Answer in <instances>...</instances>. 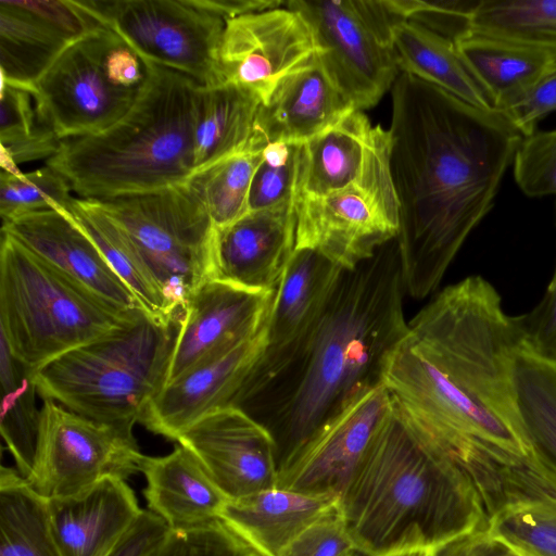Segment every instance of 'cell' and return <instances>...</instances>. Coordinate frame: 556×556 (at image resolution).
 <instances>
[{"label":"cell","instance_id":"obj_1","mask_svg":"<svg viewBox=\"0 0 556 556\" xmlns=\"http://www.w3.org/2000/svg\"><path fill=\"white\" fill-rule=\"evenodd\" d=\"M391 89L395 240L406 293L420 300L491 210L522 136L498 112L407 73Z\"/></svg>","mask_w":556,"mask_h":556},{"label":"cell","instance_id":"obj_2","mask_svg":"<svg viewBox=\"0 0 556 556\" xmlns=\"http://www.w3.org/2000/svg\"><path fill=\"white\" fill-rule=\"evenodd\" d=\"M396 240L343 269L317 320L298 339L264 350L230 406L263 425L279 468L320 429L374 389L409 333Z\"/></svg>","mask_w":556,"mask_h":556},{"label":"cell","instance_id":"obj_3","mask_svg":"<svg viewBox=\"0 0 556 556\" xmlns=\"http://www.w3.org/2000/svg\"><path fill=\"white\" fill-rule=\"evenodd\" d=\"M408 328L427 361L418 394L429 428L460 450L532 453L514 382L522 333L496 289L467 277L439 292Z\"/></svg>","mask_w":556,"mask_h":556},{"label":"cell","instance_id":"obj_4","mask_svg":"<svg viewBox=\"0 0 556 556\" xmlns=\"http://www.w3.org/2000/svg\"><path fill=\"white\" fill-rule=\"evenodd\" d=\"M339 509L357 551L434 549L488 517L464 469L392 410L355 468Z\"/></svg>","mask_w":556,"mask_h":556},{"label":"cell","instance_id":"obj_5","mask_svg":"<svg viewBox=\"0 0 556 556\" xmlns=\"http://www.w3.org/2000/svg\"><path fill=\"white\" fill-rule=\"evenodd\" d=\"M144 63L146 79L126 115L100 134L62 140L46 163L80 199L157 191L193 174L201 86L179 72Z\"/></svg>","mask_w":556,"mask_h":556},{"label":"cell","instance_id":"obj_6","mask_svg":"<svg viewBox=\"0 0 556 556\" xmlns=\"http://www.w3.org/2000/svg\"><path fill=\"white\" fill-rule=\"evenodd\" d=\"M184 311L139 307L119 327L34 370L38 394L96 421L132 430L165 387Z\"/></svg>","mask_w":556,"mask_h":556},{"label":"cell","instance_id":"obj_7","mask_svg":"<svg viewBox=\"0 0 556 556\" xmlns=\"http://www.w3.org/2000/svg\"><path fill=\"white\" fill-rule=\"evenodd\" d=\"M138 308L115 307L1 230L0 338L33 370L109 333Z\"/></svg>","mask_w":556,"mask_h":556},{"label":"cell","instance_id":"obj_8","mask_svg":"<svg viewBox=\"0 0 556 556\" xmlns=\"http://www.w3.org/2000/svg\"><path fill=\"white\" fill-rule=\"evenodd\" d=\"M131 241L176 309L212 279L216 228L188 182L98 201Z\"/></svg>","mask_w":556,"mask_h":556},{"label":"cell","instance_id":"obj_9","mask_svg":"<svg viewBox=\"0 0 556 556\" xmlns=\"http://www.w3.org/2000/svg\"><path fill=\"white\" fill-rule=\"evenodd\" d=\"M309 25L318 59L354 110L375 106L401 74L393 45L399 18L388 0H289Z\"/></svg>","mask_w":556,"mask_h":556},{"label":"cell","instance_id":"obj_10","mask_svg":"<svg viewBox=\"0 0 556 556\" xmlns=\"http://www.w3.org/2000/svg\"><path fill=\"white\" fill-rule=\"evenodd\" d=\"M139 56L200 86L220 85L218 49L226 20L198 0H77Z\"/></svg>","mask_w":556,"mask_h":556},{"label":"cell","instance_id":"obj_11","mask_svg":"<svg viewBox=\"0 0 556 556\" xmlns=\"http://www.w3.org/2000/svg\"><path fill=\"white\" fill-rule=\"evenodd\" d=\"M295 213V250H313L343 269L356 268L399 233L391 153L344 189L298 195Z\"/></svg>","mask_w":556,"mask_h":556},{"label":"cell","instance_id":"obj_12","mask_svg":"<svg viewBox=\"0 0 556 556\" xmlns=\"http://www.w3.org/2000/svg\"><path fill=\"white\" fill-rule=\"evenodd\" d=\"M144 458L132 430L43 400L36 455L26 480L46 500L65 497L105 478L126 480L141 471Z\"/></svg>","mask_w":556,"mask_h":556},{"label":"cell","instance_id":"obj_13","mask_svg":"<svg viewBox=\"0 0 556 556\" xmlns=\"http://www.w3.org/2000/svg\"><path fill=\"white\" fill-rule=\"evenodd\" d=\"M115 33L98 26L70 42L36 83L39 118L61 140L100 134L134 105L140 89L115 86L105 53Z\"/></svg>","mask_w":556,"mask_h":556},{"label":"cell","instance_id":"obj_14","mask_svg":"<svg viewBox=\"0 0 556 556\" xmlns=\"http://www.w3.org/2000/svg\"><path fill=\"white\" fill-rule=\"evenodd\" d=\"M317 52L305 18L286 5L228 20L218 49L220 84L266 102L277 84Z\"/></svg>","mask_w":556,"mask_h":556},{"label":"cell","instance_id":"obj_15","mask_svg":"<svg viewBox=\"0 0 556 556\" xmlns=\"http://www.w3.org/2000/svg\"><path fill=\"white\" fill-rule=\"evenodd\" d=\"M228 498L276 488L279 463L269 431L236 406L208 413L176 440Z\"/></svg>","mask_w":556,"mask_h":556},{"label":"cell","instance_id":"obj_16","mask_svg":"<svg viewBox=\"0 0 556 556\" xmlns=\"http://www.w3.org/2000/svg\"><path fill=\"white\" fill-rule=\"evenodd\" d=\"M392 410L382 384L320 429L279 468L278 488L340 496Z\"/></svg>","mask_w":556,"mask_h":556},{"label":"cell","instance_id":"obj_17","mask_svg":"<svg viewBox=\"0 0 556 556\" xmlns=\"http://www.w3.org/2000/svg\"><path fill=\"white\" fill-rule=\"evenodd\" d=\"M274 298L275 292H254L216 279L199 286L184 306L167 382L257 334L268 321Z\"/></svg>","mask_w":556,"mask_h":556},{"label":"cell","instance_id":"obj_18","mask_svg":"<svg viewBox=\"0 0 556 556\" xmlns=\"http://www.w3.org/2000/svg\"><path fill=\"white\" fill-rule=\"evenodd\" d=\"M267 324L254 337L167 382L139 422L153 433L176 441L203 416L230 406L266 348Z\"/></svg>","mask_w":556,"mask_h":556},{"label":"cell","instance_id":"obj_19","mask_svg":"<svg viewBox=\"0 0 556 556\" xmlns=\"http://www.w3.org/2000/svg\"><path fill=\"white\" fill-rule=\"evenodd\" d=\"M295 198L249 211L216 229L212 279L254 292H275L295 251Z\"/></svg>","mask_w":556,"mask_h":556},{"label":"cell","instance_id":"obj_20","mask_svg":"<svg viewBox=\"0 0 556 556\" xmlns=\"http://www.w3.org/2000/svg\"><path fill=\"white\" fill-rule=\"evenodd\" d=\"M1 230L115 307L124 312L140 307L130 289L67 211H34L2 222Z\"/></svg>","mask_w":556,"mask_h":556},{"label":"cell","instance_id":"obj_21","mask_svg":"<svg viewBox=\"0 0 556 556\" xmlns=\"http://www.w3.org/2000/svg\"><path fill=\"white\" fill-rule=\"evenodd\" d=\"M391 153V135L352 110L330 127L301 143L296 197L344 189Z\"/></svg>","mask_w":556,"mask_h":556},{"label":"cell","instance_id":"obj_22","mask_svg":"<svg viewBox=\"0 0 556 556\" xmlns=\"http://www.w3.org/2000/svg\"><path fill=\"white\" fill-rule=\"evenodd\" d=\"M47 501L62 556H105L142 511L126 480L114 477L79 493Z\"/></svg>","mask_w":556,"mask_h":556},{"label":"cell","instance_id":"obj_23","mask_svg":"<svg viewBox=\"0 0 556 556\" xmlns=\"http://www.w3.org/2000/svg\"><path fill=\"white\" fill-rule=\"evenodd\" d=\"M354 110L317 52L285 76L258 108L254 134L268 143H304Z\"/></svg>","mask_w":556,"mask_h":556},{"label":"cell","instance_id":"obj_24","mask_svg":"<svg viewBox=\"0 0 556 556\" xmlns=\"http://www.w3.org/2000/svg\"><path fill=\"white\" fill-rule=\"evenodd\" d=\"M339 501L333 494L276 486L228 500L219 519L260 556H285L294 540Z\"/></svg>","mask_w":556,"mask_h":556},{"label":"cell","instance_id":"obj_25","mask_svg":"<svg viewBox=\"0 0 556 556\" xmlns=\"http://www.w3.org/2000/svg\"><path fill=\"white\" fill-rule=\"evenodd\" d=\"M141 472L149 510L170 530L204 526L219 519L228 501L197 457L185 446L164 456H146Z\"/></svg>","mask_w":556,"mask_h":556},{"label":"cell","instance_id":"obj_26","mask_svg":"<svg viewBox=\"0 0 556 556\" xmlns=\"http://www.w3.org/2000/svg\"><path fill=\"white\" fill-rule=\"evenodd\" d=\"M342 270L316 251H294L275 291L265 350L283 348L317 320Z\"/></svg>","mask_w":556,"mask_h":556},{"label":"cell","instance_id":"obj_27","mask_svg":"<svg viewBox=\"0 0 556 556\" xmlns=\"http://www.w3.org/2000/svg\"><path fill=\"white\" fill-rule=\"evenodd\" d=\"M454 42L496 112L531 88L556 63L542 49L471 29Z\"/></svg>","mask_w":556,"mask_h":556},{"label":"cell","instance_id":"obj_28","mask_svg":"<svg viewBox=\"0 0 556 556\" xmlns=\"http://www.w3.org/2000/svg\"><path fill=\"white\" fill-rule=\"evenodd\" d=\"M393 45L401 72L432 84L475 108L495 111L451 38L416 21L399 20L393 25Z\"/></svg>","mask_w":556,"mask_h":556},{"label":"cell","instance_id":"obj_29","mask_svg":"<svg viewBox=\"0 0 556 556\" xmlns=\"http://www.w3.org/2000/svg\"><path fill=\"white\" fill-rule=\"evenodd\" d=\"M261 104L258 98L235 85L200 87L193 135V174L249 143Z\"/></svg>","mask_w":556,"mask_h":556},{"label":"cell","instance_id":"obj_30","mask_svg":"<svg viewBox=\"0 0 556 556\" xmlns=\"http://www.w3.org/2000/svg\"><path fill=\"white\" fill-rule=\"evenodd\" d=\"M67 212L130 289L143 311L162 318L174 317L184 311L170 304L131 241L97 200L74 198Z\"/></svg>","mask_w":556,"mask_h":556},{"label":"cell","instance_id":"obj_31","mask_svg":"<svg viewBox=\"0 0 556 556\" xmlns=\"http://www.w3.org/2000/svg\"><path fill=\"white\" fill-rule=\"evenodd\" d=\"M72 41L13 0H0L1 80L36 91V83Z\"/></svg>","mask_w":556,"mask_h":556},{"label":"cell","instance_id":"obj_32","mask_svg":"<svg viewBox=\"0 0 556 556\" xmlns=\"http://www.w3.org/2000/svg\"><path fill=\"white\" fill-rule=\"evenodd\" d=\"M0 556H62L48 501L5 466L0 470Z\"/></svg>","mask_w":556,"mask_h":556},{"label":"cell","instance_id":"obj_33","mask_svg":"<svg viewBox=\"0 0 556 556\" xmlns=\"http://www.w3.org/2000/svg\"><path fill=\"white\" fill-rule=\"evenodd\" d=\"M2 439L15 469L25 479L31 472L37 450L41 407L36 404L34 370L20 362L0 338Z\"/></svg>","mask_w":556,"mask_h":556},{"label":"cell","instance_id":"obj_34","mask_svg":"<svg viewBox=\"0 0 556 556\" xmlns=\"http://www.w3.org/2000/svg\"><path fill=\"white\" fill-rule=\"evenodd\" d=\"M514 382L532 448L556 470V363L521 344L514 359Z\"/></svg>","mask_w":556,"mask_h":556},{"label":"cell","instance_id":"obj_35","mask_svg":"<svg viewBox=\"0 0 556 556\" xmlns=\"http://www.w3.org/2000/svg\"><path fill=\"white\" fill-rule=\"evenodd\" d=\"M265 146L264 140L253 131L243 149L188 179L202 199L216 229L227 227L249 212L251 184Z\"/></svg>","mask_w":556,"mask_h":556},{"label":"cell","instance_id":"obj_36","mask_svg":"<svg viewBox=\"0 0 556 556\" xmlns=\"http://www.w3.org/2000/svg\"><path fill=\"white\" fill-rule=\"evenodd\" d=\"M470 29L542 49L556 59V0H479Z\"/></svg>","mask_w":556,"mask_h":556},{"label":"cell","instance_id":"obj_37","mask_svg":"<svg viewBox=\"0 0 556 556\" xmlns=\"http://www.w3.org/2000/svg\"><path fill=\"white\" fill-rule=\"evenodd\" d=\"M488 530L523 556H556V504L517 503L488 519Z\"/></svg>","mask_w":556,"mask_h":556},{"label":"cell","instance_id":"obj_38","mask_svg":"<svg viewBox=\"0 0 556 556\" xmlns=\"http://www.w3.org/2000/svg\"><path fill=\"white\" fill-rule=\"evenodd\" d=\"M64 176L46 166L21 176L0 174V214L8 222L24 214L54 208L67 211L74 197Z\"/></svg>","mask_w":556,"mask_h":556},{"label":"cell","instance_id":"obj_39","mask_svg":"<svg viewBox=\"0 0 556 556\" xmlns=\"http://www.w3.org/2000/svg\"><path fill=\"white\" fill-rule=\"evenodd\" d=\"M301 143H268L254 173L249 211L278 205L296 198Z\"/></svg>","mask_w":556,"mask_h":556},{"label":"cell","instance_id":"obj_40","mask_svg":"<svg viewBox=\"0 0 556 556\" xmlns=\"http://www.w3.org/2000/svg\"><path fill=\"white\" fill-rule=\"evenodd\" d=\"M513 163L515 180L526 195L556 194V129L522 137Z\"/></svg>","mask_w":556,"mask_h":556},{"label":"cell","instance_id":"obj_41","mask_svg":"<svg viewBox=\"0 0 556 556\" xmlns=\"http://www.w3.org/2000/svg\"><path fill=\"white\" fill-rule=\"evenodd\" d=\"M150 556H260L220 519L191 529L170 530Z\"/></svg>","mask_w":556,"mask_h":556},{"label":"cell","instance_id":"obj_42","mask_svg":"<svg viewBox=\"0 0 556 556\" xmlns=\"http://www.w3.org/2000/svg\"><path fill=\"white\" fill-rule=\"evenodd\" d=\"M356 551L338 505L305 529L285 556H351Z\"/></svg>","mask_w":556,"mask_h":556},{"label":"cell","instance_id":"obj_43","mask_svg":"<svg viewBox=\"0 0 556 556\" xmlns=\"http://www.w3.org/2000/svg\"><path fill=\"white\" fill-rule=\"evenodd\" d=\"M497 112L522 137L535 132L538 123L556 112V63L531 88Z\"/></svg>","mask_w":556,"mask_h":556},{"label":"cell","instance_id":"obj_44","mask_svg":"<svg viewBox=\"0 0 556 556\" xmlns=\"http://www.w3.org/2000/svg\"><path fill=\"white\" fill-rule=\"evenodd\" d=\"M522 344L535 355L556 363V267L541 302L518 316Z\"/></svg>","mask_w":556,"mask_h":556},{"label":"cell","instance_id":"obj_45","mask_svg":"<svg viewBox=\"0 0 556 556\" xmlns=\"http://www.w3.org/2000/svg\"><path fill=\"white\" fill-rule=\"evenodd\" d=\"M35 94V90L1 80V143L29 136L43 123L38 116Z\"/></svg>","mask_w":556,"mask_h":556},{"label":"cell","instance_id":"obj_46","mask_svg":"<svg viewBox=\"0 0 556 556\" xmlns=\"http://www.w3.org/2000/svg\"><path fill=\"white\" fill-rule=\"evenodd\" d=\"M170 532L154 513L142 509L140 516L105 556H150Z\"/></svg>","mask_w":556,"mask_h":556},{"label":"cell","instance_id":"obj_47","mask_svg":"<svg viewBox=\"0 0 556 556\" xmlns=\"http://www.w3.org/2000/svg\"><path fill=\"white\" fill-rule=\"evenodd\" d=\"M430 556H523L506 542L484 531L471 532L434 548Z\"/></svg>","mask_w":556,"mask_h":556},{"label":"cell","instance_id":"obj_48","mask_svg":"<svg viewBox=\"0 0 556 556\" xmlns=\"http://www.w3.org/2000/svg\"><path fill=\"white\" fill-rule=\"evenodd\" d=\"M61 143L55 131L47 123H41L31 135L1 143L0 149L18 165L41 159L48 161L58 153Z\"/></svg>","mask_w":556,"mask_h":556},{"label":"cell","instance_id":"obj_49","mask_svg":"<svg viewBox=\"0 0 556 556\" xmlns=\"http://www.w3.org/2000/svg\"><path fill=\"white\" fill-rule=\"evenodd\" d=\"M199 3L210 11L220 15L226 21L240 15L261 12L285 5L279 0H198Z\"/></svg>","mask_w":556,"mask_h":556},{"label":"cell","instance_id":"obj_50","mask_svg":"<svg viewBox=\"0 0 556 556\" xmlns=\"http://www.w3.org/2000/svg\"><path fill=\"white\" fill-rule=\"evenodd\" d=\"M432 549H409V551H402L384 556H430Z\"/></svg>","mask_w":556,"mask_h":556},{"label":"cell","instance_id":"obj_51","mask_svg":"<svg viewBox=\"0 0 556 556\" xmlns=\"http://www.w3.org/2000/svg\"><path fill=\"white\" fill-rule=\"evenodd\" d=\"M351 556H368L359 551H356L355 553H353Z\"/></svg>","mask_w":556,"mask_h":556}]
</instances>
